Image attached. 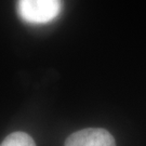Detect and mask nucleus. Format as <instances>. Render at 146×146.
I'll use <instances>...</instances> for the list:
<instances>
[{
  "label": "nucleus",
  "instance_id": "obj_1",
  "mask_svg": "<svg viewBox=\"0 0 146 146\" xmlns=\"http://www.w3.org/2000/svg\"><path fill=\"white\" fill-rule=\"evenodd\" d=\"M61 0H19L17 12L22 19L31 24H46L60 14Z\"/></svg>",
  "mask_w": 146,
  "mask_h": 146
},
{
  "label": "nucleus",
  "instance_id": "obj_2",
  "mask_svg": "<svg viewBox=\"0 0 146 146\" xmlns=\"http://www.w3.org/2000/svg\"><path fill=\"white\" fill-rule=\"evenodd\" d=\"M65 146H116L115 139L102 128H88L67 137Z\"/></svg>",
  "mask_w": 146,
  "mask_h": 146
},
{
  "label": "nucleus",
  "instance_id": "obj_3",
  "mask_svg": "<svg viewBox=\"0 0 146 146\" xmlns=\"http://www.w3.org/2000/svg\"><path fill=\"white\" fill-rule=\"evenodd\" d=\"M0 146H36V144L25 132H14L7 136Z\"/></svg>",
  "mask_w": 146,
  "mask_h": 146
}]
</instances>
